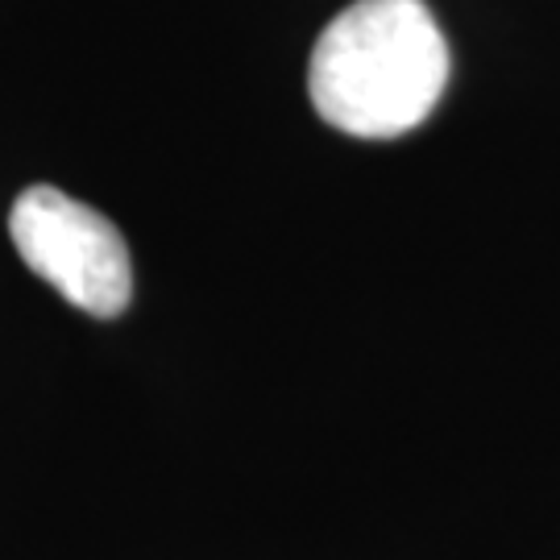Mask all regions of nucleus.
Instances as JSON below:
<instances>
[{"instance_id": "obj_1", "label": "nucleus", "mask_w": 560, "mask_h": 560, "mask_svg": "<svg viewBox=\"0 0 560 560\" xmlns=\"http://www.w3.org/2000/svg\"><path fill=\"white\" fill-rule=\"evenodd\" d=\"M448 42L423 0H353L324 25L307 62L312 104L349 138L386 141L432 117Z\"/></svg>"}, {"instance_id": "obj_2", "label": "nucleus", "mask_w": 560, "mask_h": 560, "mask_svg": "<svg viewBox=\"0 0 560 560\" xmlns=\"http://www.w3.org/2000/svg\"><path fill=\"white\" fill-rule=\"evenodd\" d=\"M21 261L88 316H120L133 300V258L120 229L50 183L25 187L9 212Z\"/></svg>"}]
</instances>
